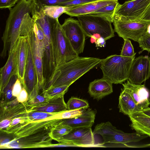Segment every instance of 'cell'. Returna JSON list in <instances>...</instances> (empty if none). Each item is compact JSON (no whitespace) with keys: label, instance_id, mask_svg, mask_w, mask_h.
<instances>
[{"label":"cell","instance_id":"16","mask_svg":"<svg viewBox=\"0 0 150 150\" xmlns=\"http://www.w3.org/2000/svg\"><path fill=\"white\" fill-rule=\"evenodd\" d=\"M122 84L123 88L130 95L138 106L143 109L149 107L150 105L149 93L144 85L133 84L128 80Z\"/></svg>","mask_w":150,"mask_h":150},{"label":"cell","instance_id":"46","mask_svg":"<svg viewBox=\"0 0 150 150\" xmlns=\"http://www.w3.org/2000/svg\"><path fill=\"white\" fill-rule=\"evenodd\" d=\"M101 36L99 34H96L93 35L90 38V42L92 43H95L98 39L100 38Z\"/></svg>","mask_w":150,"mask_h":150},{"label":"cell","instance_id":"32","mask_svg":"<svg viewBox=\"0 0 150 150\" xmlns=\"http://www.w3.org/2000/svg\"><path fill=\"white\" fill-rule=\"evenodd\" d=\"M68 110H74L86 109L89 107L86 100L76 97H71L66 103Z\"/></svg>","mask_w":150,"mask_h":150},{"label":"cell","instance_id":"26","mask_svg":"<svg viewBox=\"0 0 150 150\" xmlns=\"http://www.w3.org/2000/svg\"><path fill=\"white\" fill-rule=\"evenodd\" d=\"M119 4L118 0L117 1L99 8L91 14L103 17L111 23H113L115 12Z\"/></svg>","mask_w":150,"mask_h":150},{"label":"cell","instance_id":"3","mask_svg":"<svg viewBox=\"0 0 150 150\" xmlns=\"http://www.w3.org/2000/svg\"><path fill=\"white\" fill-rule=\"evenodd\" d=\"M135 56L128 57L112 55L102 59L100 68L103 78L112 83L122 84L128 80L130 68Z\"/></svg>","mask_w":150,"mask_h":150},{"label":"cell","instance_id":"5","mask_svg":"<svg viewBox=\"0 0 150 150\" xmlns=\"http://www.w3.org/2000/svg\"><path fill=\"white\" fill-rule=\"evenodd\" d=\"M77 18L86 36L90 38L93 35L98 34L106 41L115 36L112 23L103 17L90 13Z\"/></svg>","mask_w":150,"mask_h":150},{"label":"cell","instance_id":"30","mask_svg":"<svg viewBox=\"0 0 150 150\" xmlns=\"http://www.w3.org/2000/svg\"><path fill=\"white\" fill-rule=\"evenodd\" d=\"M117 129L109 122L97 124L93 132V135L99 134L102 136L112 134Z\"/></svg>","mask_w":150,"mask_h":150},{"label":"cell","instance_id":"38","mask_svg":"<svg viewBox=\"0 0 150 150\" xmlns=\"http://www.w3.org/2000/svg\"><path fill=\"white\" fill-rule=\"evenodd\" d=\"M71 0H35L37 3L44 6L59 5Z\"/></svg>","mask_w":150,"mask_h":150},{"label":"cell","instance_id":"9","mask_svg":"<svg viewBox=\"0 0 150 150\" xmlns=\"http://www.w3.org/2000/svg\"><path fill=\"white\" fill-rule=\"evenodd\" d=\"M61 27L74 50L79 54L82 53L86 36L78 20L71 17L65 19Z\"/></svg>","mask_w":150,"mask_h":150},{"label":"cell","instance_id":"28","mask_svg":"<svg viewBox=\"0 0 150 150\" xmlns=\"http://www.w3.org/2000/svg\"><path fill=\"white\" fill-rule=\"evenodd\" d=\"M42 6L44 14L49 18L55 19H58L60 16L63 13H65L71 8V7L60 5Z\"/></svg>","mask_w":150,"mask_h":150},{"label":"cell","instance_id":"15","mask_svg":"<svg viewBox=\"0 0 150 150\" xmlns=\"http://www.w3.org/2000/svg\"><path fill=\"white\" fill-rule=\"evenodd\" d=\"M31 108L26 102L12 107L0 106V131L6 129L13 119L28 114Z\"/></svg>","mask_w":150,"mask_h":150},{"label":"cell","instance_id":"21","mask_svg":"<svg viewBox=\"0 0 150 150\" xmlns=\"http://www.w3.org/2000/svg\"><path fill=\"white\" fill-rule=\"evenodd\" d=\"M28 58L25 69L24 85L22 87L25 89L28 96L35 87L38 85V82L36 71L28 43Z\"/></svg>","mask_w":150,"mask_h":150},{"label":"cell","instance_id":"39","mask_svg":"<svg viewBox=\"0 0 150 150\" xmlns=\"http://www.w3.org/2000/svg\"><path fill=\"white\" fill-rule=\"evenodd\" d=\"M97 0H71L62 4L59 5L66 7H72Z\"/></svg>","mask_w":150,"mask_h":150},{"label":"cell","instance_id":"36","mask_svg":"<svg viewBox=\"0 0 150 150\" xmlns=\"http://www.w3.org/2000/svg\"><path fill=\"white\" fill-rule=\"evenodd\" d=\"M43 95L42 93L37 94L33 97L28 98L26 102L31 108L38 106L48 100Z\"/></svg>","mask_w":150,"mask_h":150},{"label":"cell","instance_id":"18","mask_svg":"<svg viewBox=\"0 0 150 150\" xmlns=\"http://www.w3.org/2000/svg\"><path fill=\"white\" fill-rule=\"evenodd\" d=\"M118 0H98L85 4L71 7L65 13L71 17L91 13L103 7Z\"/></svg>","mask_w":150,"mask_h":150},{"label":"cell","instance_id":"47","mask_svg":"<svg viewBox=\"0 0 150 150\" xmlns=\"http://www.w3.org/2000/svg\"><path fill=\"white\" fill-rule=\"evenodd\" d=\"M142 112L147 115L150 116V108L148 107V108L145 109H144L142 110Z\"/></svg>","mask_w":150,"mask_h":150},{"label":"cell","instance_id":"25","mask_svg":"<svg viewBox=\"0 0 150 150\" xmlns=\"http://www.w3.org/2000/svg\"><path fill=\"white\" fill-rule=\"evenodd\" d=\"M118 107L120 112L129 115L130 114L142 111L143 109L136 103L131 96L123 88L119 99Z\"/></svg>","mask_w":150,"mask_h":150},{"label":"cell","instance_id":"10","mask_svg":"<svg viewBox=\"0 0 150 150\" xmlns=\"http://www.w3.org/2000/svg\"><path fill=\"white\" fill-rule=\"evenodd\" d=\"M94 136L91 127L74 128L57 141L69 146L92 147L95 146Z\"/></svg>","mask_w":150,"mask_h":150},{"label":"cell","instance_id":"23","mask_svg":"<svg viewBox=\"0 0 150 150\" xmlns=\"http://www.w3.org/2000/svg\"><path fill=\"white\" fill-rule=\"evenodd\" d=\"M131 127L137 132L150 137V116L143 112H137L129 114Z\"/></svg>","mask_w":150,"mask_h":150},{"label":"cell","instance_id":"35","mask_svg":"<svg viewBox=\"0 0 150 150\" xmlns=\"http://www.w3.org/2000/svg\"><path fill=\"white\" fill-rule=\"evenodd\" d=\"M83 111V109L67 110L57 113L55 116V118L56 119H64L74 118L81 115Z\"/></svg>","mask_w":150,"mask_h":150},{"label":"cell","instance_id":"34","mask_svg":"<svg viewBox=\"0 0 150 150\" xmlns=\"http://www.w3.org/2000/svg\"><path fill=\"white\" fill-rule=\"evenodd\" d=\"M136 54L130 40L128 39H124L120 55L123 56L132 57H135Z\"/></svg>","mask_w":150,"mask_h":150},{"label":"cell","instance_id":"40","mask_svg":"<svg viewBox=\"0 0 150 150\" xmlns=\"http://www.w3.org/2000/svg\"><path fill=\"white\" fill-rule=\"evenodd\" d=\"M19 0H0V8L9 9L15 6Z\"/></svg>","mask_w":150,"mask_h":150},{"label":"cell","instance_id":"45","mask_svg":"<svg viewBox=\"0 0 150 150\" xmlns=\"http://www.w3.org/2000/svg\"><path fill=\"white\" fill-rule=\"evenodd\" d=\"M141 20L150 22V4Z\"/></svg>","mask_w":150,"mask_h":150},{"label":"cell","instance_id":"14","mask_svg":"<svg viewBox=\"0 0 150 150\" xmlns=\"http://www.w3.org/2000/svg\"><path fill=\"white\" fill-rule=\"evenodd\" d=\"M19 42V37L12 48L8 52L7 61L0 70V92L13 75H17V54Z\"/></svg>","mask_w":150,"mask_h":150},{"label":"cell","instance_id":"29","mask_svg":"<svg viewBox=\"0 0 150 150\" xmlns=\"http://www.w3.org/2000/svg\"><path fill=\"white\" fill-rule=\"evenodd\" d=\"M70 86L64 85L59 86H51L43 90L42 93L45 97L50 99L64 96L67 92Z\"/></svg>","mask_w":150,"mask_h":150},{"label":"cell","instance_id":"22","mask_svg":"<svg viewBox=\"0 0 150 150\" xmlns=\"http://www.w3.org/2000/svg\"><path fill=\"white\" fill-rule=\"evenodd\" d=\"M96 112L91 109L84 110L80 115L75 117L62 119L61 123L72 128L79 127H91L94 122Z\"/></svg>","mask_w":150,"mask_h":150},{"label":"cell","instance_id":"20","mask_svg":"<svg viewBox=\"0 0 150 150\" xmlns=\"http://www.w3.org/2000/svg\"><path fill=\"white\" fill-rule=\"evenodd\" d=\"M112 83L103 77L95 79L89 83L88 92L94 99L99 100L113 92Z\"/></svg>","mask_w":150,"mask_h":150},{"label":"cell","instance_id":"42","mask_svg":"<svg viewBox=\"0 0 150 150\" xmlns=\"http://www.w3.org/2000/svg\"><path fill=\"white\" fill-rule=\"evenodd\" d=\"M17 98L20 103H23L27 101L28 98V94L25 88L22 87L21 93Z\"/></svg>","mask_w":150,"mask_h":150},{"label":"cell","instance_id":"33","mask_svg":"<svg viewBox=\"0 0 150 150\" xmlns=\"http://www.w3.org/2000/svg\"><path fill=\"white\" fill-rule=\"evenodd\" d=\"M58 113L33 111L29 112L28 115L30 121H34L56 119L55 116Z\"/></svg>","mask_w":150,"mask_h":150},{"label":"cell","instance_id":"24","mask_svg":"<svg viewBox=\"0 0 150 150\" xmlns=\"http://www.w3.org/2000/svg\"><path fill=\"white\" fill-rule=\"evenodd\" d=\"M68 110L64 96L48 99L41 104L30 108V111L59 113Z\"/></svg>","mask_w":150,"mask_h":150},{"label":"cell","instance_id":"37","mask_svg":"<svg viewBox=\"0 0 150 150\" xmlns=\"http://www.w3.org/2000/svg\"><path fill=\"white\" fill-rule=\"evenodd\" d=\"M139 47L143 50L150 52V33L147 32L138 42Z\"/></svg>","mask_w":150,"mask_h":150},{"label":"cell","instance_id":"13","mask_svg":"<svg viewBox=\"0 0 150 150\" xmlns=\"http://www.w3.org/2000/svg\"><path fill=\"white\" fill-rule=\"evenodd\" d=\"M27 36L31 53L36 69L39 87L43 90L45 81L43 73L42 56L36 37L34 25Z\"/></svg>","mask_w":150,"mask_h":150},{"label":"cell","instance_id":"27","mask_svg":"<svg viewBox=\"0 0 150 150\" xmlns=\"http://www.w3.org/2000/svg\"><path fill=\"white\" fill-rule=\"evenodd\" d=\"M18 78V77L17 75L13 76L3 90L0 92L1 99L0 105L6 104L17 98L13 96L12 89L13 85Z\"/></svg>","mask_w":150,"mask_h":150},{"label":"cell","instance_id":"6","mask_svg":"<svg viewBox=\"0 0 150 150\" xmlns=\"http://www.w3.org/2000/svg\"><path fill=\"white\" fill-rule=\"evenodd\" d=\"M113 24L114 31L124 40L131 39L139 42L142 37L149 31L150 22L140 20L130 21L114 16Z\"/></svg>","mask_w":150,"mask_h":150},{"label":"cell","instance_id":"17","mask_svg":"<svg viewBox=\"0 0 150 150\" xmlns=\"http://www.w3.org/2000/svg\"><path fill=\"white\" fill-rule=\"evenodd\" d=\"M103 143L122 144L137 142L147 138L148 136L138 133H126L117 129L112 134L102 136Z\"/></svg>","mask_w":150,"mask_h":150},{"label":"cell","instance_id":"8","mask_svg":"<svg viewBox=\"0 0 150 150\" xmlns=\"http://www.w3.org/2000/svg\"><path fill=\"white\" fill-rule=\"evenodd\" d=\"M150 4V0H131L119 4L114 16L130 21L141 20Z\"/></svg>","mask_w":150,"mask_h":150},{"label":"cell","instance_id":"12","mask_svg":"<svg viewBox=\"0 0 150 150\" xmlns=\"http://www.w3.org/2000/svg\"><path fill=\"white\" fill-rule=\"evenodd\" d=\"M150 77V57L140 56L132 63L128 80L131 83L140 85Z\"/></svg>","mask_w":150,"mask_h":150},{"label":"cell","instance_id":"41","mask_svg":"<svg viewBox=\"0 0 150 150\" xmlns=\"http://www.w3.org/2000/svg\"><path fill=\"white\" fill-rule=\"evenodd\" d=\"M22 86L20 79L18 78L15 82L12 89L13 96L17 97L21 93L22 89Z\"/></svg>","mask_w":150,"mask_h":150},{"label":"cell","instance_id":"7","mask_svg":"<svg viewBox=\"0 0 150 150\" xmlns=\"http://www.w3.org/2000/svg\"><path fill=\"white\" fill-rule=\"evenodd\" d=\"M62 120L50 119L27 121L16 125L4 132L12 134L13 140L16 139L51 129L61 123Z\"/></svg>","mask_w":150,"mask_h":150},{"label":"cell","instance_id":"31","mask_svg":"<svg viewBox=\"0 0 150 150\" xmlns=\"http://www.w3.org/2000/svg\"><path fill=\"white\" fill-rule=\"evenodd\" d=\"M61 122L53 128L50 134L51 138L57 141L68 134L72 129L68 126L62 124Z\"/></svg>","mask_w":150,"mask_h":150},{"label":"cell","instance_id":"44","mask_svg":"<svg viewBox=\"0 0 150 150\" xmlns=\"http://www.w3.org/2000/svg\"><path fill=\"white\" fill-rule=\"evenodd\" d=\"M95 43L97 47H104L105 45L106 40L103 38L100 37L97 39Z\"/></svg>","mask_w":150,"mask_h":150},{"label":"cell","instance_id":"2","mask_svg":"<svg viewBox=\"0 0 150 150\" xmlns=\"http://www.w3.org/2000/svg\"><path fill=\"white\" fill-rule=\"evenodd\" d=\"M35 0H20L13 8L10 9V13L6 21L1 39L3 49L0 55L4 58L7 52L13 48L20 36V29L25 15L31 14Z\"/></svg>","mask_w":150,"mask_h":150},{"label":"cell","instance_id":"1","mask_svg":"<svg viewBox=\"0 0 150 150\" xmlns=\"http://www.w3.org/2000/svg\"><path fill=\"white\" fill-rule=\"evenodd\" d=\"M102 59L96 57H80L57 67L51 79L43 90L51 86H70L77 79L100 63Z\"/></svg>","mask_w":150,"mask_h":150},{"label":"cell","instance_id":"19","mask_svg":"<svg viewBox=\"0 0 150 150\" xmlns=\"http://www.w3.org/2000/svg\"><path fill=\"white\" fill-rule=\"evenodd\" d=\"M19 39L17 54V75L23 87L28 58V45L27 36H20Z\"/></svg>","mask_w":150,"mask_h":150},{"label":"cell","instance_id":"43","mask_svg":"<svg viewBox=\"0 0 150 150\" xmlns=\"http://www.w3.org/2000/svg\"><path fill=\"white\" fill-rule=\"evenodd\" d=\"M13 139V135L12 137H2L0 138V148H3L7 145Z\"/></svg>","mask_w":150,"mask_h":150},{"label":"cell","instance_id":"4","mask_svg":"<svg viewBox=\"0 0 150 150\" xmlns=\"http://www.w3.org/2000/svg\"><path fill=\"white\" fill-rule=\"evenodd\" d=\"M55 39L56 68L79 56L73 49L58 19L49 18Z\"/></svg>","mask_w":150,"mask_h":150},{"label":"cell","instance_id":"11","mask_svg":"<svg viewBox=\"0 0 150 150\" xmlns=\"http://www.w3.org/2000/svg\"><path fill=\"white\" fill-rule=\"evenodd\" d=\"M53 129L13 140L3 149L47 147L52 144L51 141L53 139L50 137V134Z\"/></svg>","mask_w":150,"mask_h":150}]
</instances>
